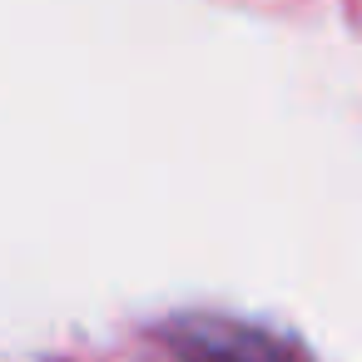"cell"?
I'll return each instance as SVG.
<instances>
[{
	"instance_id": "obj_1",
	"label": "cell",
	"mask_w": 362,
	"mask_h": 362,
	"mask_svg": "<svg viewBox=\"0 0 362 362\" xmlns=\"http://www.w3.org/2000/svg\"><path fill=\"white\" fill-rule=\"evenodd\" d=\"M174 347L184 362H308L298 347H288L273 332H258L248 322H184L174 332Z\"/></svg>"
}]
</instances>
